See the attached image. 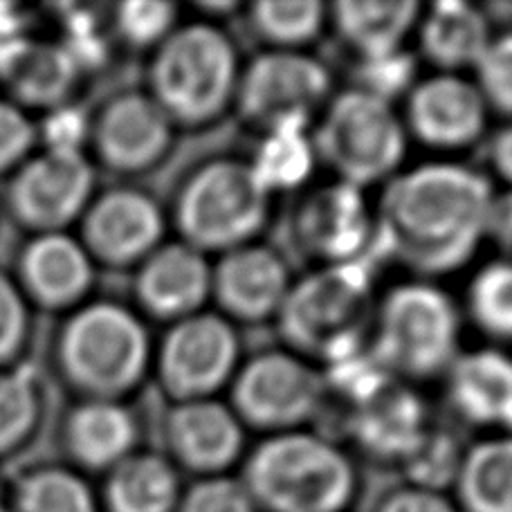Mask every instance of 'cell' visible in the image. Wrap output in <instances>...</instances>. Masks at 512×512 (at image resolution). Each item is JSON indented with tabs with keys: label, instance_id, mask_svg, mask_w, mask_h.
Wrapping results in <instances>:
<instances>
[{
	"label": "cell",
	"instance_id": "6",
	"mask_svg": "<svg viewBox=\"0 0 512 512\" xmlns=\"http://www.w3.org/2000/svg\"><path fill=\"white\" fill-rule=\"evenodd\" d=\"M270 191L250 162L221 158L198 167L176 198L182 243L207 254H225L254 243L268 223Z\"/></svg>",
	"mask_w": 512,
	"mask_h": 512
},
{
	"label": "cell",
	"instance_id": "8",
	"mask_svg": "<svg viewBox=\"0 0 512 512\" xmlns=\"http://www.w3.org/2000/svg\"><path fill=\"white\" fill-rule=\"evenodd\" d=\"M149 333L131 310L93 304L70 319L61 340V360L70 380L95 400H115L131 391L149 367Z\"/></svg>",
	"mask_w": 512,
	"mask_h": 512
},
{
	"label": "cell",
	"instance_id": "48",
	"mask_svg": "<svg viewBox=\"0 0 512 512\" xmlns=\"http://www.w3.org/2000/svg\"><path fill=\"white\" fill-rule=\"evenodd\" d=\"M0 512H5V508H3V499H0Z\"/></svg>",
	"mask_w": 512,
	"mask_h": 512
},
{
	"label": "cell",
	"instance_id": "12",
	"mask_svg": "<svg viewBox=\"0 0 512 512\" xmlns=\"http://www.w3.org/2000/svg\"><path fill=\"white\" fill-rule=\"evenodd\" d=\"M301 254L322 265L367 261L376 248V218L362 198V189L335 180L301 200L290 225Z\"/></svg>",
	"mask_w": 512,
	"mask_h": 512
},
{
	"label": "cell",
	"instance_id": "10",
	"mask_svg": "<svg viewBox=\"0 0 512 512\" xmlns=\"http://www.w3.org/2000/svg\"><path fill=\"white\" fill-rule=\"evenodd\" d=\"M333 77L308 52L265 50L241 68L234 106L261 133L308 128L331 102Z\"/></svg>",
	"mask_w": 512,
	"mask_h": 512
},
{
	"label": "cell",
	"instance_id": "22",
	"mask_svg": "<svg viewBox=\"0 0 512 512\" xmlns=\"http://www.w3.org/2000/svg\"><path fill=\"white\" fill-rule=\"evenodd\" d=\"M416 30L420 54L447 75L477 68L492 41L488 16L463 0L434 3L427 14H420Z\"/></svg>",
	"mask_w": 512,
	"mask_h": 512
},
{
	"label": "cell",
	"instance_id": "13",
	"mask_svg": "<svg viewBox=\"0 0 512 512\" xmlns=\"http://www.w3.org/2000/svg\"><path fill=\"white\" fill-rule=\"evenodd\" d=\"M490 108L477 84L463 75H438L409 90L405 128L420 144L441 151L468 149L488 126Z\"/></svg>",
	"mask_w": 512,
	"mask_h": 512
},
{
	"label": "cell",
	"instance_id": "16",
	"mask_svg": "<svg viewBox=\"0 0 512 512\" xmlns=\"http://www.w3.org/2000/svg\"><path fill=\"white\" fill-rule=\"evenodd\" d=\"M93 169L84 153H43L12 185V207L25 225L52 234L86 207Z\"/></svg>",
	"mask_w": 512,
	"mask_h": 512
},
{
	"label": "cell",
	"instance_id": "31",
	"mask_svg": "<svg viewBox=\"0 0 512 512\" xmlns=\"http://www.w3.org/2000/svg\"><path fill=\"white\" fill-rule=\"evenodd\" d=\"M468 310L472 322L492 340L512 342V261H492L474 274Z\"/></svg>",
	"mask_w": 512,
	"mask_h": 512
},
{
	"label": "cell",
	"instance_id": "44",
	"mask_svg": "<svg viewBox=\"0 0 512 512\" xmlns=\"http://www.w3.org/2000/svg\"><path fill=\"white\" fill-rule=\"evenodd\" d=\"M27 45L30 41L25 36V21L18 7L0 3V75H7Z\"/></svg>",
	"mask_w": 512,
	"mask_h": 512
},
{
	"label": "cell",
	"instance_id": "45",
	"mask_svg": "<svg viewBox=\"0 0 512 512\" xmlns=\"http://www.w3.org/2000/svg\"><path fill=\"white\" fill-rule=\"evenodd\" d=\"M486 241L501 252V259L512 261V189L495 194L488 212Z\"/></svg>",
	"mask_w": 512,
	"mask_h": 512
},
{
	"label": "cell",
	"instance_id": "14",
	"mask_svg": "<svg viewBox=\"0 0 512 512\" xmlns=\"http://www.w3.org/2000/svg\"><path fill=\"white\" fill-rule=\"evenodd\" d=\"M292 286L283 256L268 245L250 243L218 256L212 265V299L227 322L263 324L277 319Z\"/></svg>",
	"mask_w": 512,
	"mask_h": 512
},
{
	"label": "cell",
	"instance_id": "11",
	"mask_svg": "<svg viewBox=\"0 0 512 512\" xmlns=\"http://www.w3.org/2000/svg\"><path fill=\"white\" fill-rule=\"evenodd\" d=\"M241 367V342L232 322L198 313L171 324L158 353V378L176 402L216 398Z\"/></svg>",
	"mask_w": 512,
	"mask_h": 512
},
{
	"label": "cell",
	"instance_id": "4",
	"mask_svg": "<svg viewBox=\"0 0 512 512\" xmlns=\"http://www.w3.org/2000/svg\"><path fill=\"white\" fill-rule=\"evenodd\" d=\"M239 79V52L230 36L214 23H187L155 50L151 97L173 126L198 128L234 106Z\"/></svg>",
	"mask_w": 512,
	"mask_h": 512
},
{
	"label": "cell",
	"instance_id": "33",
	"mask_svg": "<svg viewBox=\"0 0 512 512\" xmlns=\"http://www.w3.org/2000/svg\"><path fill=\"white\" fill-rule=\"evenodd\" d=\"M18 512H95V499L77 474L41 470L21 483Z\"/></svg>",
	"mask_w": 512,
	"mask_h": 512
},
{
	"label": "cell",
	"instance_id": "23",
	"mask_svg": "<svg viewBox=\"0 0 512 512\" xmlns=\"http://www.w3.org/2000/svg\"><path fill=\"white\" fill-rule=\"evenodd\" d=\"M423 7L416 0H340L328 16L340 39L360 59H376L402 50L416 30Z\"/></svg>",
	"mask_w": 512,
	"mask_h": 512
},
{
	"label": "cell",
	"instance_id": "21",
	"mask_svg": "<svg viewBox=\"0 0 512 512\" xmlns=\"http://www.w3.org/2000/svg\"><path fill=\"white\" fill-rule=\"evenodd\" d=\"M447 378L454 414L474 427L512 434V358L499 349L461 353Z\"/></svg>",
	"mask_w": 512,
	"mask_h": 512
},
{
	"label": "cell",
	"instance_id": "7",
	"mask_svg": "<svg viewBox=\"0 0 512 512\" xmlns=\"http://www.w3.org/2000/svg\"><path fill=\"white\" fill-rule=\"evenodd\" d=\"M407 128L393 104L362 90L331 97L313 135L317 160L355 189L389 182L407 153Z\"/></svg>",
	"mask_w": 512,
	"mask_h": 512
},
{
	"label": "cell",
	"instance_id": "38",
	"mask_svg": "<svg viewBox=\"0 0 512 512\" xmlns=\"http://www.w3.org/2000/svg\"><path fill=\"white\" fill-rule=\"evenodd\" d=\"M176 512H256V506L239 477L196 479L182 490Z\"/></svg>",
	"mask_w": 512,
	"mask_h": 512
},
{
	"label": "cell",
	"instance_id": "24",
	"mask_svg": "<svg viewBox=\"0 0 512 512\" xmlns=\"http://www.w3.org/2000/svg\"><path fill=\"white\" fill-rule=\"evenodd\" d=\"M23 281L43 306L61 308L86 295L93 268L86 250L63 234H43L23 254Z\"/></svg>",
	"mask_w": 512,
	"mask_h": 512
},
{
	"label": "cell",
	"instance_id": "17",
	"mask_svg": "<svg viewBox=\"0 0 512 512\" xmlns=\"http://www.w3.org/2000/svg\"><path fill=\"white\" fill-rule=\"evenodd\" d=\"M86 245L111 265L142 263L162 245L164 216L151 196L135 189L108 191L90 207Z\"/></svg>",
	"mask_w": 512,
	"mask_h": 512
},
{
	"label": "cell",
	"instance_id": "19",
	"mask_svg": "<svg viewBox=\"0 0 512 512\" xmlns=\"http://www.w3.org/2000/svg\"><path fill=\"white\" fill-rule=\"evenodd\" d=\"M135 292L146 313L176 324L212 299V263L182 241L160 245L142 261Z\"/></svg>",
	"mask_w": 512,
	"mask_h": 512
},
{
	"label": "cell",
	"instance_id": "18",
	"mask_svg": "<svg viewBox=\"0 0 512 512\" xmlns=\"http://www.w3.org/2000/svg\"><path fill=\"white\" fill-rule=\"evenodd\" d=\"M95 142L108 167L140 173L167 155L173 142V122L151 95L126 93L104 108L95 128Z\"/></svg>",
	"mask_w": 512,
	"mask_h": 512
},
{
	"label": "cell",
	"instance_id": "3",
	"mask_svg": "<svg viewBox=\"0 0 512 512\" xmlns=\"http://www.w3.org/2000/svg\"><path fill=\"white\" fill-rule=\"evenodd\" d=\"M376 315L369 261L322 265L299 281L274 322L292 353L324 367L364 349Z\"/></svg>",
	"mask_w": 512,
	"mask_h": 512
},
{
	"label": "cell",
	"instance_id": "1",
	"mask_svg": "<svg viewBox=\"0 0 512 512\" xmlns=\"http://www.w3.org/2000/svg\"><path fill=\"white\" fill-rule=\"evenodd\" d=\"M495 198L481 171L459 162H427L384 185L376 248L425 277L463 268L486 241Z\"/></svg>",
	"mask_w": 512,
	"mask_h": 512
},
{
	"label": "cell",
	"instance_id": "34",
	"mask_svg": "<svg viewBox=\"0 0 512 512\" xmlns=\"http://www.w3.org/2000/svg\"><path fill=\"white\" fill-rule=\"evenodd\" d=\"M39 416L36 373L30 367L0 371V452L16 447Z\"/></svg>",
	"mask_w": 512,
	"mask_h": 512
},
{
	"label": "cell",
	"instance_id": "36",
	"mask_svg": "<svg viewBox=\"0 0 512 512\" xmlns=\"http://www.w3.org/2000/svg\"><path fill=\"white\" fill-rule=\"evenodd\" d=\"M474 72V84L481 90L488 108H495L512 120V32L492 36Z\"/></svg>",
	"mask_w": 512,
	"mask_h": 512
},
{
	"label": "cell",
	"instance_id": "28",
	"mask_svg": "<svg viewBox=\"0 0 512 512\" xmlns=\"http://www.w3.org/2000/svg\"><path fill=\"white\" fill-rule=\"evenodd\" d=\"M326 21L328 7L319 0H256L248 9L252 34L270 50L304 52Z\"/></svg>",
	"mask_w": 512,
	"mask_h": 512
},
{
	"label": "cell",
	"instance_id": "42",
	"mask_svg": "<svg viewBox=\"0 0 512 512\" xmlns=\"http://www.w3.org/2000/svg\"><path fill=\"white\" fill-rule=\"evenodd\" d=\"M34 128L27 115L7 102H0V171L12 167L30 151Z\"/></svg>",
	"mask_w": 512,
	"mask_h": 512
},
{
	"label": "cell",
	"instance_id": "9",
	"mask_svg": "<svg viewBox=\"0 0 512 512\" xmlns=\"http://www.w3.org/2000/svg\"><path fill=\"white\" fill-rule=\"evenodd\" d=\"M328 398L322 369L292 351H265L243 362L230 384V405L243 427L268 436L299 432Z\"/></svg>",
	"mask_w": 512,
	"mask_h": 512
},
{
	"label": "cell",
	"instance_id": "20",
	"mask_svg": "<svg viewBox=\"0 0 512 512\" xmlns=\"http://www.w3.org/2000/svg\"><path fill=\"white\" fill-rule=\"evenodd\" d=\"M427 411L407 382L389 380L351 405L349 434L373 459L402 463L427 432Z\"/></svg>",
	"mask_w": 512,
	"mask_h": 512
},
{
	"label": "cell",
	"instance_id": "5",
	"mask_svg": "<svg viewBox=\"0 0 512 512\" xmlns=\"http://www.w3.org/2000/svg\"><path fill=\"white\" fill-rule=\"evenodd\" d=\"M369 342L373 358L400 382L445 376L461 355L459 308L432 283H402L376 304Z\"/></svg>",
	"mask_w": 512,
	"mask_h": 512
},
{
	"label": "cell",
	"instance_id": "35",
	"mask_svg": "<svg viewBox=\"0 0 512 512\" xmlns=\"http://www.w3.org/2000/svg\"><path fill=\"white\" fill-rule=\"evenodd\" d=\"M178 5L162 0H126L117 7V30L135 48H151L178 27Z\"/></svg>",
	"mask_w": 512,
	"mask_h": 512
},
{
	"label": "cell",
	"instance_id": "39",
	"mask_svg": "<svg viewBox=\"0 0 512 512\" xmlns=\"http://www.w3.org/2000/svg\"><path fill=\"white\" fill-rule=\"evenodd\" d=\"M66 36L68 41L63 45L72 61L81 68H95L106 59V41L99 32L95 16L84 9L70 7L66 16Z\"/></svg>",
	"mask_w": 512,
	"mask_h": 512
},
{
	"label": "cell",
	"instance_id": "46",
	"mask_svg": "<svg viewBox=\"0 0 512 512\" xmlns=\"http://www.w3.org/2000/svg\"><path fill=\"white\" fill-rule=\"evenodd\" d=\"M490 167L501 180H506L512 189V120L492 135L488 146Z\"/></svg>",
	"mask_w": 512,
	"mask_h": 512
},
{
	"label": "cell",
	"instance_id": "30",
	"mask_svg": "<svg viewBox=\"0 0 512 512\" xmlns=\"http://www.w3.org/2000/svg\"><path fill=\"white\" fill-rule=\"evenodd\" d=\"M77 72L79 66L63 50V45L30 43L5 77L12 84L14 93L25 102L54 106L68 95Z\"/></svg>",
	"mask_w": 512,
	"mask_h": 512
},
{
	"label": "cell",
	"instance_id": "43",
	"mask_svg": "<svg viewBox=\"0 0 512 512\" xmlns=\"http://www.w3.org/2000/svg\"><path fill=\"white\" fill-rule=\"evenodd\" d=\"M376 512H461L447 492L418 486H400L384 495Z\"/></svg>",
	"mask_w": 512,
	"mask_h": 512
},
{
	"label": "cell",
	"instance_id": "32",
	"mask_svg": "<svg viewBox=\"0 0 512 512\" xmlns=\"http://www.w3.org/2000/svg\"><path fill=\"white\" fill-rule=\"evenodd\" d=\"M463 454L465 450H461L450 432L427 427L416 450L400 463V468H405L409 486L445 492L447 488H454Z\"/></svg>",
	"mask_w": 512,
	"mask_h": 512
},
{
	"label": "cell",
	"instance_id": "29",
	"mask_svg": "<svg viewBox=\"0 0 512 512\" xmlns=\"http://www.w3.org/2000/svg\"><path fill=\"white\" fill-rule=\"evenodd\" d=\"M317 151L308 128H279L263 133V140L250 160L256 178L272 194L306 185L317 164Z\"/></svg>",
	"mask_w": 512,
	"mask_h": 512
},
{
	"label": "cell",
	"instance_id": "15",
	"mask_svg": "<svg viewBox=\"0 0 512 512\" xmlns=\"http://www.w3.org/2000/svg\"><path fill=\"white\" fill-rule=\"evenodd\" d=\"M164 436L169 461L198 479L230 474L245 452L243 423L227 402L216 398L176 402Z\"/></svg>",
	"mask_w": 512,
	"mask_h": 512
},
{
	"label": "cell",
	"instance_id": "25",
	"mask_svg": "<svg viewBox=\"0 0 512 512\" xmlns=\"http://www.w3.org/2000/svg\"><path fill=\"white\" fill-rule=\"evenodd\" d=\"M137 427L131 411L115 400H93L70 416L68 445L79 463L113 470L133 454Z\"/></svg>",
	"mask_w": 512,
	"mask_h": 512
},
{
	"label": "cell",
	"instance_id": "27",
	"mask_svg": "<svg viewBox=\"0 0 512 512\" xmlns=\"http://www.w3.org/2000/svg\"><path fill=\"white\" fill-rule=\"evenodd\" d=\"M180 474L167 456L131 454L115 465L106 486L108 512H176Z\"/></svg>",
	"mask_w": 512,
	"mask_h": 512
},
{
	"label": "cell",
	"instance_id": "2",
	"mask_svg": "<svg viewBox=\"0 0 512 512\" xmlns=\"http://www.w3.org/2000/svg\"><path fill=\"white\" fill-rule=\"evenodd\" d=\"M239 479L256 512H349L360 488L351 456L306 429L265 436Z\"/></svg>",
	"mask_w": 512,
	"mask_h": 512
},
{
	"label": "cell",
	"instance_id": "40",
	"mask_svg": "<svg viewBox=\"0 0 512 512\" xmlns=\"http://www.w3.org/2000/svg\"><path fill=\"white\" fill-rule=\"evenodd\" d=\"M27 328V310L21 295L5 274H0V362L21 349Z\"/></svg>",
	"mask_w": 512,
	"mask_h": 512
},
{
	"label": "cell",
	"instance_id": "47",
	"mask_svg": "<svg viewBox=\"0 0 512 512\" xmlns=\"http://www.w3.org/2000/svg\"><path fill=\"white\" fill-rule=\"evenodd\" d=\"M198 7H203L205 12H209V14H212V18H214L216 14L230 12V9H236V3H203V5H198Z\"/></svg>",
	"mask_w": 512,
	"mask_h": 512
},
{
	"label": "cell",
	"instance_id": "26",
	"mask_svg": "<svg viewBox=\"0 0 512 512\" xmlns=\"http://www.w3.org/2000/svg\"><path fill=\"white\" fill-rule=\"evenodd\" d=\"M452 490L461 512H512V434L468 447Z\"/></svg>",
	"mask_w": 512,
	"mask_h": 512
},
{
	"label": "cell",
	"instance_id": "37",
	"mask_svg": "<svg viewBox=\"0 0 512 512\" xmlns=\"http://www.w3.org/2000/svg\"><path fill=\"white\" fill-rule=\"evenodd\" d=\"M414 70L416 61L405 50L384 54V57L376 59H360L358 75H355L358 77L355 90H362V93L393 104V97L405 93V90L409 93L414 88Z\"/></svg>",
	"mask_w": 512,
	"mask_h": 512
},
{
	"label": "cell",
	"instance_id": "41",
	"mask_svg": "<svg viewBox=\"0 0 512 512\" xmlns=\"http://www.w3.org/2000/svg\"><path fill=\"white\" fill-rule=\"evenodd\" d=\"M45 142L52 153H81L90 135L86 115L77 108L61 106L45 122Z\"/></svg>",
	"mask_w": 512,
	"mask_h": 512
}]
</instances>
